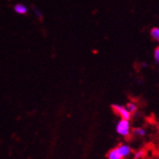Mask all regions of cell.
<instances>
[{
    "label": "cell",
    "mask_w": 159,
    "mask_h": 159,
    "mask_svg": "<svg viewBox=\"0 0 159 159\" xmlns=\"http://www.w3.org/2000/svg\"><path fill=\"white\" fill-rule=\"evenodd\" d=\"M126 107H127L128 111L132 113V115L136 113L138 111V106L135 102H134V101H129V102L126 105Z\"/></svg>",
    "instance_id": "7"
},
{
    "label": "cell",
    "mask_w": 159,
    "mask_h": 159,
    "mask_svg": "<svg viewBox=\"0 0 159 159\" xmlns=\"http://www.w3.org/2000/svg\"><path fill=\"white\" fill-rule=\"evenodd\" d=\"M33 11H34V16H36V18L39 20V21H42L43 20V13H42V11L38 9V8H33Z\"/></svg>",
    "instance_id": "10"
},
{
    "label": "cell",
    "mask_w": 159,
    "mask_h": 159,
    "mask_svg": "<svg viewBox=\"0 0 159 159\" xmlns=\"http://www.w3.org/2000/svg\"><path fill=\"white\" fill-rule=\"evenodd\" d=\"M154 58H155V60L159 63V47H157V48L154 50Z\"/></svg>",
    "instance_id": "11"
},
{
    "label": "cell",
    "mask_w": 159,
    "mask_h": 159,
    "mask_svg": "<svg viewBox=\"0 0 159 159\" xmlns=\"http://www.w3.org/2000/svg\"><path fill=\"white\" fill-rule=\"evenodd\" d=\"M133 156H134V159H142L144 156H145V151L138 150V151L133 152Z\"/></svg>",
    "instance_id": "9"
},
{
    "label": "cell",
    "mask_w": 159,
    "mask_h": 159,
    "mask_svg": "<svg viewBox=\"0 0 159 159\" xmlns=\"http://www.w3.org/2000/svg\"><path fill=\"white\" fill-rule=\"evenodd\" d=\"M132 134L137 137H144L146 134H147V132H146V129H144V128H141V127H138V128H135L133 129V132Z\"/></svg>",
    "instance_id": "6"
},
{
    "label": "cell",
    "mask_w": 159,
    "mask_h": 159,
    "mask_svg": "<svg viewBox=\"0 0 159 159\" xmlns=\"http://www.w3.org/2000/svg\"><path fill=\"white\" fill-rule=\"evenodd\" d=\"M119 152H121L122 156L124 157V159L129 157L132 154H133V149L132 147L129 145V144H126V143H122V144H119L117 146Z\"/></svg>",
    "instance_id": "3"
},
{
    "label": "cell",
    "mask_w": 159,
    "mask_h": 159,
    "mask_svg": "<svg viewBox=\"0 0 159 159\" xmlns=\"http://www.w3.org/2000/svg\"><path fill=\"white\" fill-rule=\"evenodd\" d=\"M107 159H124V157L122 156L121 152H119L116 146L109 151V152L107 153Z\"/></svg>",
    "instance_id": "4"
},
{
    "label": "cell",
    "mask_w": 159,
    "mask_h": 159,
    "mask_svg": "<svg viewBox=\"0 0 159 159\" xmlns=\"http://www.w3.org/2000/svg\"><path fill=\"white\" fill-rule=\"evenodd\" d=\"M111 109H112L113 112L116 114L117 116H119V118L131 120L132 113L128 111L126 106L120 105V104H112L111 105Z\"/></svg>",
    "instance_id": "2"
},
{
    "label": "cell",
    "mask_w": 159,
    "mask_h": 159,
    "mask_svg": "<svg viewBox=\"0 0 159 159\" xmlns=\"http://www.w3.org/2000/svg\"><path fill=\"white\" fill-rule=\"evenodd\" d=\"M151 35L154 40L159 42V28H156V27L152 28L151 30Z\"/></svg>",
    "instance_id": "8"
},
{
    "label": "cell",
    "mask_w": 159,
    "mask_h": 159,
    "mask_svg": "<svg viewBox=\"0 0 159 159\" xmlns=\"http://www.w3.org/2000/svg\"><path fill=\"white\" fill-rule=\"evenodd\" d=\"M13 11H14V12H16L17 14H20V16H25V14L28 13L29 9L23 3H17V4H16V5L13 6Z\"/></svg>",
    "instance_id": "5"
},
{
    "label": "cell",
    "mask_w": 159,
    "mask_h": 159,
    "mask_svg": "<svg viewBox=\"0 0 159 159\" xmlns=\"http://www.w3.org/2000/svg\"><path fill=\"white\" fill-rule=\"evenodd\" d=\"M115 132L123 138H128L131 136L133 131H132V126L129 120L120 118L116 123V126H115Z\"/></svg>",
    "instance_id": "1"
}]
</instances>
